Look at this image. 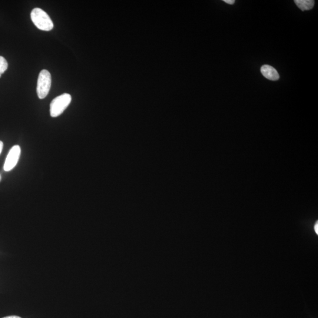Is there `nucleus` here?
Listing matches in <instances>:
<instances>
[{
  "label": "nucleus",
  "instance_id": "f257e3e1",
  "mask_svg": "<svg viewBox=\"0 0 318 318\" xmlns=\"http://www.w3.org/2000/svg\"><path fill=\"white\" fill-rule=\"evenodd\" d=\"M33 23L42 31H52L54 28V24L50 16L42 9L36 8L33 10L31 14Z\"/></svg>",
  "mask_w": 318,
  "mask_h": 318
},
{
  "label": "nucleus",
  "instance_id": "f03ea898",
  "mask_svg": "<svg viewBox=\"0 0 318 318\" xmlns=\"http://www.w3.org/2000/svg\"><path fill=\"white\" fill-rule=\"evenodd\" d=\"M72 100L71 95L68 94L54 98L50 104L51 116L56 118L61 116L70 104Z\"/></svg>",
  "mask_w": 318,
  "mask_h": 318
},
{
  "label": "nucleus",
  "instance_id": "7ed1b4c3",
  "mask_svg": "<svg viewBox=\"0 0 318 318\" xmlns=\"http://www.w3.org/2000/svg\"><path fill=\"white\" fill-rule=\"evenodd\" d=\"M52 82L51 74L46 70H43L39 74L38 82L37 92L40 99L47 98L50 91Z\"/></svg>",
  "mask_w": 318,
  "mask_h": 318
},
{
  "label": "nucleus",
  "instance_id": "20e7f679",
  "mask_svg": "<svg viewBox=\"0 0 318 318\" xmlns=\"http://www.w3.org/2000/svg\"><path fill=\"white\" fill-rule=\"evenodd\" d=\"M22 153L21 148L19 146H15L13 147L6 157L4 170L8 172L14 170L18 163Z\"/></svg>",
  "mask_w": 318,
  "mask_h": 318
},
{
  "label": "nucleus",
  "instance_id": "39448f33",
  "mask_svg": "<svg viewBox=\"0 0 318 318\" xmlns=\"http://www.w3.org/2000/svg\"><path fill=\"white\" fill-rule=\"evenodd\" d=\"M264 77L271 81L279 80L280 76L276 68L269 65H264L260 70Z\"/></svg>",
  "mask_w": 318,
  "mask_h": 318
},
{
  "label": "nucleus",
  "instance_id": "423d86ee",
  "mask_svg": "<svg viewBox=\"0 0 318 318\" xmlns=\"http://www.w3.org/2000/svg\"><path fill=\"white\" fill-rule=\"evenodd\" d=\"M294 2L302 12L311 10L314 6V0H296Z\"/></svg>",
  "mask_w": 318,
  "mask_h": 318
},
{
  "label": "nucleus",
  "instance_id": "0eeeda50",
  "mask_svg": "<svg viewBox=\"0 0 318 318\" xmlns=\"http://www.w3.org/2000/svg\"><path fill=\"white\" fill-rule=\"evenodd\" d=\"M8 62H6L5 58L0 56V78H2V75L8 70Z\"/></svg>",
  "mask_w": 318,
  "mask_h": 318
},
{
  "label": "nucleus",
  "instance_id": "6e6552de",
  "mask_svg": "<svg viewBox=\"0 0 318 318\" xmlns=\"http://www.w3.org/2000/svg\"><path fill=\"white\" fill-rule=\"evenodd\" d=\"M224 2L230 5H233L235 3L234 0H224Z\"/></svg>",
  "mask_w": 318,
  "mask_h": 318
},
{
  "label": "nucleus",
  "instance_id": "1a4fd4ad",
  "mask_svg": "<svg viewBox=\"0 0 318 318\" xmlns=\"http://www.w3.org/2000/svg\"><path fill=\"white\" fill-rule=\"evenodd\" d=\"M3 148H4V144H3L2 142L0 141V155H1L2 153Z\"/></svg>",
  "mask_w": 318,
  "mask_h": 318
},
{
  "label": "nucleus",
  "instance_id": "9d476101",
  "mask_svg": "<svg viewBox=\"0 0 318 318\" xmlns=\"http://www.w3.org/2000/svg\"><path fill=\"white\" fill-rule=\"evenodd\" d=\"M314 231H316V234H318V223H316V226H314Z\"/></svg>",
  "mask_w": 318,
  "mask_h": 318
},
{
  "label": "nucleus",
  "instance_id": "9b49d317",
  "mask_svg": "<svg viewBox=\"0 0 318 318\" xmlns=\"http://www.w3.org/2000/svg\"><path fill=\"white\" fill-rule=\"evenodd\" d=\"M4 318H22L19 316H10L6 317Z\"/></svg>",
  "mask_w": 318,
  "mask_h": 318
},
{
  "label": "nucleus",
  "instance_id": "f8f14e48",
  "mask_svg": "<svg viewBox=\"0 0 318 318\" xmlns=\"http://www.w3.org/2000/svg\"><path fill=\"white\" fill-rule=\"evenodd\" d=\"M1 180H2V176H1V175H0V182H1Z\"/></svg>",
  "mask_w": 318,
  "mask_h": 318
}]
</instances>
